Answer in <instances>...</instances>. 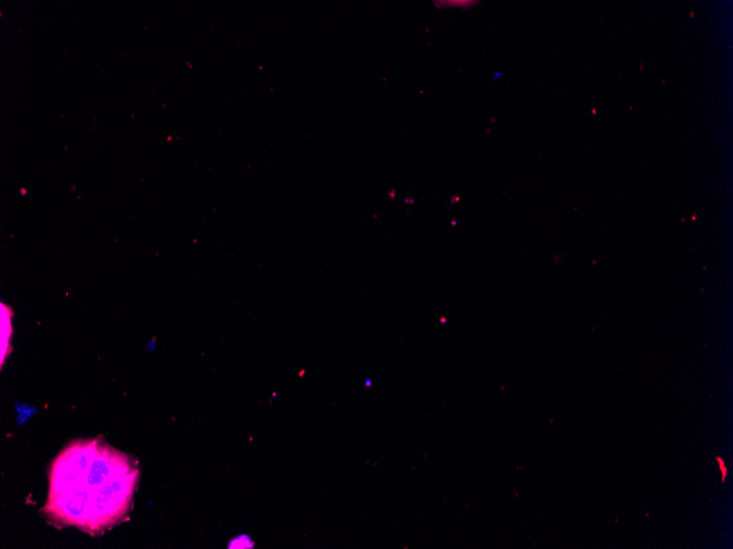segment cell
Instances as JSON below:
<instances>
[{
	"label": "cell",
	"instance_id": "6da1fadb",
	"mask_svg": "<svg viewBox=\"0 0 733 549\" xmlns=\"http://www.w3.org/2000/svg\"><path fill=\"white\" fill-rule=\"evenodd\" d=\"M137 470L122 453L98 441L75 443L49 474L48 513L84 530H99L128 510Z\"/></svg>",
	"mask_w": 733,
	"mask_h": 549
}]
</instances>
